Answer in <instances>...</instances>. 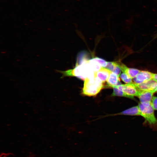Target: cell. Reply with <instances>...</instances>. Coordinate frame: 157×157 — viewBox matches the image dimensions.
Segmentation results:
<instances>
[{
  "label": "cell",
  "instance_id": "e0dca14e",
  "mask_svg": "<svg viewBox=\"0 0 157 157\" xmlns=\"http://www.w3.org/2000/svg\"><path fill=\"white\" fill-rule=\"evenodd\" d=\"M117 64V62H107V65L105 68L112 72Z\"/></svg>",
  "mask_w": 157,
  "mask_h": 157
},
{
  "label": "cell",
  "instance_id": "9c48e42d",
  "mask_svg": "<svg viewBox=\"0 0 157 157\" xmlns=\"http://www.w3.org/2000/svg\"><path fill=\"white\" fill-rule=\"evenodd\" d=\"M119 63L122 71L126 74L132 78L135 77L140 71L136 69L129 68L121 63L119 62Z\"/></svg>",
  "mask_w": 157,
  "mask_h": 157
},
{
  "label": "cell",
  "instance_id": "7a4b0ae2",
  "mask_svg": "<svg viewBox=\"0 0 157 157\" xmlns=\"http://www.w3.org/2000/svg\"><path fill=\"white\" fill-rule=\"evenodd\" d=\"M104 87L103 83L97 78L93 79L88 78L84 80L82 93L85 95L94 96L97 94Z\"/></svg>",
  "mask_w": 157,
  "mask_h": 157
},
{
  "label": "cell",
  "instance_id": "5b68a950",
  "mask_svg": "<svg viewBox=\"0 0 157 157\" xmlns=\"http://www.w3.org/2000/svg\"><path fill=\"white\" fill-rule=\"evenodd\" d=\"M135 85L139 90L148 91L153 93L157 91V82L152 79L140 84L135 83Z\"/></svg>",
  "mask_w": 157,
  "mask_h": 157
},
{
  "label": "cell",
  "instance_id": "52a82bcc",
  "mask_svg": "<svg viewBox=\"0 0 157 157\" xmlns=\"http://www.w3.org/2000/svg\"><path fill=\"white\" fill-rule=\"evenodd\" d=\"M153 93L148 91L139 90L137 97L140 103L143 104L151 103Z\"/></svg>",
  "mask_w": 157,
  "mask_h": 157
},
{
  "label": "cell",
  "instance_id": "ac0fdd59",
  "mask_svg": "<svg viewBox=\"0 0 157 157\" xmlns=\"http://www.w3.org/2000/svg\"><path fill=\"white\" fill-rule=\"evenodd\" d=\"M151 103L154 109L157 110V97H153Z\"/></svg>",
  "mask_w": 157,
  "mask_h": 157
},
{
  "label": "cell",
  "instance_id": "277c9868",
  "mask_svg": "<svg viewBox=\"0 0 157 157\" xmlns=\"http://www.w3.org/2000/svg\"><path fill=\"white\" fill-rule=\"evenodd\" d=\"M123 91L125 94L134 98V96L137 97L139 90L137 88L135 83L119 84L113 86Z\"/></svg>",
  "mask_w": 157,
  "mask_h": 157
},
{
  "label": "cell",
  "instance_id": "ffe728a7",
  "mask_svg": "<svg viewBox=\"0 0 157 157\" xmlns=\"http://www.w3.org/2000/svg\"></svg>",
  "mask_w": 157,
  "mask_h": 157
},
{
  "label": "cell",
  "instance_id": "7c38bea8",
  "mask_svg": "<svg viewBox=\"0 0 157 157\" xmlns=\"http://www.w3.org/2000/svg\"><path fill=\"white\" fill-rule=\"evenodd\" d=\"M88 62L91 69L94 73L98 71L102 67L99 63L93 58L88 60Z\"/></svg>",
  "mask_w": 157,
  "mask_h": 157
},
{
  "label": "cell",
  "instance_id": "3957f363",
  "mask_svg": "<svg viewBox=\"0 0 157 157\" xmlns=\"http://www.w3.org/2000/svg\"><path fill=\"white\" fill-rule=\"evenodd\" d=\"M141 116L151 125L156 124L157 120L154 114V109L151 103L143 104L140 103L138 104Z\"/></svg>",
  "mask_w": 157,
  "mask_h": 157
},
{
  "label": "cell",
  "instance_id": "8992f818",
  "mask_svg": "<svg viewBox=\"0 0 157 157\" xmlns=\"http://www.w3.org/2000/svg\"><path fill=\"white\" fill-rule=\"evenodd\" d=\"M153 73L147 71H141L133 78L134 83L139 84L152 79Z\"/></svg>",
  "mask_w": 157,
  "mask_h": 157
},
{
  "label": "cell",
  "instance_id": "ba28073f",
  "mask_svg": "<svg viewBox=\"0 0 157 157\" xmlns=\"http://www.w3.org/2000/svg\"><path fill=\"white\" fill-rule=\"evenodd\" d=\"M111 72L108 69L102 67L98 71L94 73V77L104 83L107 81Z\"/></svg>",
  "mask_w": 157,
  "mask_h": 157
},
{
  "label": "cell",
  "instance_id": "d6986e66",
  "mask_svg": "<svg viewBox=\"0 0 157 157\" xmlns=\"http://www.w3.org/2000/svg\"><path fill=\"white\" fill-rule=\"evenodd\" d=\"M152 79L157 82V74L153 73Z\"/></svg>",
  "mask_w": 157,
  "mask_h": 157
},
{
  "label": "cell",
  "instance_id": "5bb4252c",
  "mask_svg": "<svg viewBox=\"0 0 157 157\" xmlns=\"http://www.w3.org/2000/svg\"><path fill=\"white\" fill-rule=\"evenodd\" d=\"M120 78L126 84L133 83L132 78L125 73L123 72L121 74Z\"/></svg>",
  "mask_w": 157,
  "mask_h": 157
},
{
  "label": "cell",
  "instance_id": "9a60e30c",
  "mask_svg": "<svg viewBox=\"0 0 157 157\" xmlns=\"http://www.w3.org/2000/svg\"><path fill=\"white\" fill-rule=\"evenodd\" d=\"M93 59L97 62L102 67L105 68L106 66L107 62L105 60L98 57H96Z\"/></svg>",
  "mask_w": 157,
  "mask_h": 157
},
{
  "label": "cell",
  "instance_id": "2e32d148",
  "mask_svg": "<svg viewBox=\"0 0 157 157\" xmlns=\"http://www.w3.org/2000/svg\"><path fill=\"white\" fill-rule=\"evenodd\" d=\"M121 69L119 65V62H117L116 65L112 72L115 73L119 77L121 73Z\"/></svg>",
  "mask_w": 157,
  "mask_h": 157
},
{
  "label": "cell",
  "instance_id": "6da1fadb",
  "mask_svg": "<svg viewBox=\"0 0 157 157\" xmlns=\"http://www.w3.org/2000/svg\"><path fill=\"white\" fill-rule=\"evenodd\" d=\"M56 72L62 74L61 78L67 76H74L82 80L86 78L90 79L94 78V72L91 69L88 60L76 67L73 69L61 71L56 70Z\"/></svg>",
  "mask_w": 157,
  "mask_h": 157
},
{
  "label": "cell",
  "instance_id": "4fadbf2b",
  "mask_svg": "<svg viewBox=\"0 0 157 157\" xmlns=\"http://www.w3.org/2000/svg\"><path fill=\"white\" fill-rule=\"evenodd\" d=\"M113 92L112 94V96H118L123 97L132 99L131 97L125 94L123 91H121L116 87H113Z\"/></svg>",
  "mask_w": 157,
  "mask_h": 157
},
{
  "label": "cell",
  "instance_id": "8fae6325",
  "mask_svg": "<svg viewBox=\"0 0 157 157\" xmlns=\"http://www.w3.org/2000/svg\"><path fill=\"white\" fill-rule=\"evenodd\" d=\"M118 115L141 116L138 106H135L125 110L119 113Z\"/></svg>",
  "mask_w": 157,
  "mask_h": 157
},
{
  "label": "cell",
  "instance_id": "30bf717a",
  "mask_svg": "<svg viewBox=\"0 0 157 157\" xmlns=\"http://www.w3.org/2000/svg\"><path fill=\"white\" fill-rule=\"evenodd\" d=\"M119 76L111 72L107 81V86L113 88L114 86L119 85L118 84L119 83Z\"/></svg>",
  "mask_w": 157,
  "mask_h": 157
}]
</instances>
